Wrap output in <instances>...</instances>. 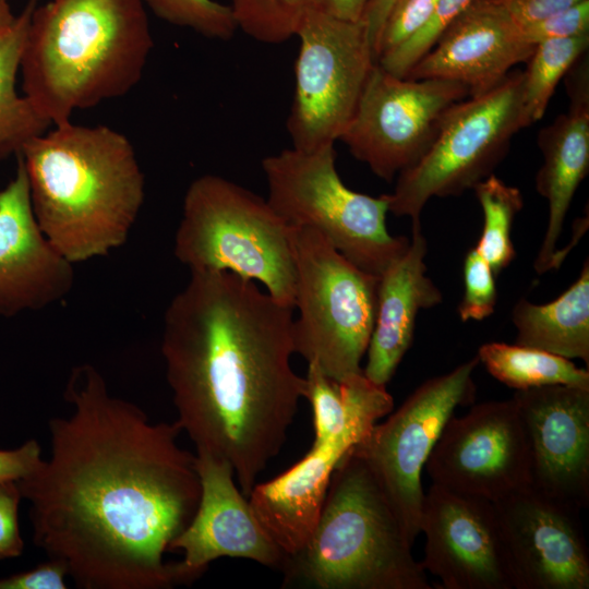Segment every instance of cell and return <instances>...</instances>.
<instances>
[{
	"instance_id": "6da1fadb",
	"label": "cell",
	"mask_w": 589,
	"mask_h": 589,
	"mask_svg": "<svg viewBox=\"0 0 589 589\" xmlns=\"http://www.w3.org/2000/svg\"><path fill=\"white\" fill-rule=\"evenodd\" d=\"M64 397L73 411L49 421L50 458L16 481L34 543L79 588L179 585L164 554L201 498L196 457L178 445L182 430L110 395L92 364L73 368Z\"/></svg>"
},
{
	"instance_id": "7a4b0ae2",
	"label": "cell",
	"mask_w": 589,
	"mask_h": 589,
	"mask_svg": "<svg viewBox=\"0 0 589 589\" xmlns=\"http://www.w3.org/2000/svg\"><path fill=\"white\" fill-rule=\"evenodd\" d=\"M293 308L229 272H191L164 316L161 352L176 423L230 462L249 496L305 396L290 364Z\"/></svg>"
},
{
	"instance_id": "3957f363",
	"label": "cell",
	"mask_w": 589,
	"mask_h": 589,
	"mask_svg": "<svg viewBox=\"0 0 589 589\" xmlns=\"http://www.w3.org/2000/svg\"><path fill=\"white\" fill-rule=\"evenodd\" d=\"M16 156L37 224L69 262L104 256L125 243L144 202L145 179L124 134L69 121L35 136Z\"/></svg>"
},
{
	"instance_id": "277c9868",
	"label": "cell",
	"mask_w": 589,
	"mask_h": 589,
	"mask_svg": "<svg viewBox=\"0 0 589 589\" xmlns=\"http://www.w3.org/2000/svg\"><path fill=\"white\" fill-rule=\"evenodd\" d=\"M142 0H48L32 13L20 60L24 96L51 124L124 96L154 47Z\"/></svg>"
},
{
	"instance_id": "5b68a950",
	"label": "cell",
	"mask_w": 589,
	"mask_h": 589,
	"mask_svg": "<svg viewBox=\"0 0 589 589\" xmlns=\"http://www.w3.org/2000/svg\"><path fill=\"white\" fill-rule=\"evenodd\" d=\"M281 570L285 584L318 589H431L412 543L353 447L333 470L309 542Z\"/></svg>"
},
{
	"instance_id": "8992f818",
	"label": "cell",
	"mask_w": 589,
	"mask_h": 589,
	"mask_svg": "<svg viewBox=\"0 0 589 589\" xmlns=\"http://www.w3.org/2000/svg\"><path fill=\"white\" fill-rule=\"evenodd\" d=\"M175 256L190 272H229L293 308L291 226L254 192L216 175L193 180L183 199Z\"/></svg>"
},
{
	"instance_id": "52a82bcc",
	"label": "cell",
	"mask_w": 589,
	"mask_h": 589,
	"mask_svg": "<svg viewBox=\"0 0 589 589\" xmlns=\"http://www.w3.org/2000/svg\"><path fill=\"white\" fill-rule=\"evenodd\" d=\"M267 202L290 226L320 232L360 269L381 276L409 245L386 227V194L373 197L349 189L336 169L334 145L283 149L262 160Z\"/></svg>"
},
{
	"instance_id": "ba28073f",
	"label": "cell",
	"mask_w": 589,
	"mask_h": 589,
	"mask_svg": "<svg viewBox=\"0 0 589 589\" xmlns=\"http://www.w3.org/2000/svg\"><path fill=\"white\" fill-rule=\"evenodd\" d=\"M296 266L294 353L335 381L361 373L375 322L378 276L340 254L313 228L291 226Z\"/></svg>"
},
{
	"instance_id": "9c48e42d",
	"label": "cell",
	"mask_w": 589,
	"mask_h": 589,
	"mask_svg": "<svg viewBox=\"0 0 589 589\" xmlns=\"http://www.w3.org/2000/svg\"><path fill=\"white\" fill-rule=\"evenodd\" d=\"M521 91L522 71H510L493 89L453 105L425 153L397 176L388 212L418 221L433 196L460 195L490 176L527 128Z\"/></svg>"
},
{
	"instance_id": "30bf717a",
	"label": "cell",
	"mask_w": 589,
	"mask_h": 589,
	"mask_svg": "<svg viewBox=\"0 0 589 589\" xmlns=\"http://www.w3.org/2000/svg\"><path fill=\"white\" fill-rule=\"evenodd\" d=\"M296 36L300 45L287 130L292 147L313 151L339 140L376 59L363 21L341 20L313 4Z\"/></svg>"
},
{
	"instance_id": "8fae6325",
	"label": "cell",
	"mask_w": 589,
	"mask_h": 589,
	"mask_svg": "<svg viewBox=\"0 0 589 589\" xmlns=\"http://www.w3.org/2000/svg\"><path fill=\"white\" fill-rule=\"evenodd\" d=\"M478 364L476 356L450 372L425 381L353 446L412 544L420 533L422 471L455 409L473 400L472 374Z\"/></svg>"
},
{
	"instance_id": "7c38bea8",
	"label": "cell",
	"mask_w": 589,
	"mask_h": 589,
	"mask_svg": "<svg viewBox=\"0 0 589 589\" xmlns=\"http://www.w3.org/2000/svg\"><path fill=\"white\" fill-rule=\"evenodd\" d=\"M467 96L458 82L402 79L376 62L339 140L389 182L425 153L446 112Z\"/></svg>"
},
{
	"instance_id": "4fadbf2b",
	"label": "cell",
	"mask_w": 589,
	"mask_h": 589,
	"mask_svg": "<svg viewBox=\"0 0 589 589\" xmlns=\"http://www.w3.org/2000/svg\"><path fill=\"white\" fill-rule=\"evenodd\" d=\"M424 470L433 484L491 502L531 484L527 437L513 397L453 414Z\"/></svg>"
},
{
	"instance_id": "5bb4252c",
	"label": "cell",
	"mask_w": 589,
	"mask_h": 589,
	"mask_svg": "<svg viewBox=\"0 0 589 589\" xmlns=\"http://www.w3.org/2000/svg\"><path fill=\"white\" fill-rule=\"evenodd\" d=\"M513 589H588L580 509L529 484L492 502Z\"/></svg>"
},
{
	"instance_id": "9a60e30c",
	"label": "cell",
	"mask_w": 589,
	"mask_h": 589,
	"mask_svg": "<svg viewBox=\"0 0 589 589\" xmlns=\"http://www.w3.org/2000/svg\"><path fill=\"white\" fill-rule=\"evenodd\" d=\"M421 565L445 589H513L493 503L431 484L420 519Z\"/></svg>"
},
{
	"instance_id": "2e32d148",
	"label": "cell",
	"mask_w": 589,
	"mask_h": 589,
	"mask_svg": "<svg viewBox=\"0 0 589 589\" xmlns=\"http://www.w3.org/2000/svg\"><path fill=\"white\" fill-rule=\"evenodd\" d=\"M195 457L200 503L191 522L169 549L184 553L183 560L175 562L178 584H191L211 562L224 556L248 558L281 570L286 556L236 486L230 462L207 452H196Z\"/></svg>"
},
{
	"instance_id": "e0dca14e",
	"label": "cell",
	"mask_w": 589,
	"mask_h": 589,
	"mask_svg": "<svg viewBox=\"0 0 589 589\" xmlns=\"http://www.w3.org/2000/svg\"><path fill=\"white\" fill-rule=\"evenodd\" d=\"M531 485L582 509L589 502V388L552 385L515 390Z\"/></svg>"
},
{
	"instance_id": "ac0fdd59",
	"label": "cell",
	"mask_w": 589,
	"mask_h": 589,
	"mask_svg": "<svg viewBox=\"0 0 589 589\" xmlns=\"http://www.w3.org/2000/svg\"><path fill=\"white\" fill-rule=\"evenodd\" d=\"M0 190V315L49 306L68 296L73 264L47 239L35 218L25 166Z\"/></svg>"
},
{
	"instance_id": "d6986e66",
	"label": "cell",
	"mask_w": 589,
	"mask_h": 589,
	"mask_svg": "<svg viewBox=\"0 0 589 589\" xmlns=\"http://www.w3.org/2000/svg\"><path fill=\"white\" fill-rule=\"evenodd\" d=\"M536 46L526 43L515 20L492 0H477L441 34L404 79L458 82L469 97L501 84L512 68L527 62Z\"/></svg>"
},
{
	"instance_id": "ffe728a7",
	"label": "cell",
	"mask_w": 589,
	"mask_h": 589,
	"mask_svg": "<svg viewBox=\"0 0 589 589\" xmlns=\"http://www.w3.org/2000/svg\"><path fill=\"white\" fill-rule=\"evenodd\" d=\"M580 56L564 75L568 110L542 128L538 145L543 165L536 189L548 202V224L533 263L541 275L552 269L556 244L573 197L589 171V59Z\"/></svg>"
},
{
	"instance_id": "44dd1931",
	"label": "cell",
	"mask_w": 589,
	"mask_h": 589,
	"mask_svg": "<svg viewBox=\"0 0 589 589\" xmlns=\"http://www.w3.org/2000/svg\"><path fill=\"white\" fill-rule=\"evenodd\" d=\"M411 232L405 253L378 279L375 322L362 370L380 385L390 381L410 348L420 310L443 300L441 290L426 275L428 241L420 220L412 221Z\"/></svg>"
},
{
	"instance_id": "7402d4cb",
	"label": "cell",
	"mask_w": 589,
	"mask_h": 589,
	"mask_svg": "<svg viewBox=\"0 0 589 589\" xmlns=\"http://www.w3.org/2000/svg\"><path fill=\"white\" fill-rule=\"evenodd\" d=\"M349 449L341 443L312 445L290 469L253 486L249 504L286 560L309 542L320 519L333 470Z\"/></svg>"
},
{
	"instance_id": "603a6c76",
	"label": "cell",
	"mask_w": 589,
	"mask_h": 589,
	"mask_svg": "<svg viewBox=\"0 0 589 589\" xmlns=\"http://www.w3.org/2000/svg\"><path fill=\"white\" fill-rule=\"evenodd\" d=\"M305 396L313 410V446L341 443L353 447L372 431L377 420L392 412L394 400L386 389L363 371L342 381L326 376L314 362L308 363Z\"/></svg>"
},
{
	"instance_id": "cb8c5ba5",
	"label": "cell",
	"mask_w": 589,
	"mask_h": 589,
	"mask_svg": "<svg viewBox=\"0 0 589 589\" xmlns=\"http://www.w3.org/2000/svg\"><path fill=\"white\" fill-rule=\"evenodd\" d=\"M515 344L589 363V261L578 278L551 302L520 298L512 311Z\"/></svg>"
},
{
	"instance_id": "d4e9b609",
	"label": "cell",
	"mask_w": 589,
	"mask_h": 589,
	"mask_svg": "<svg viewBox=\"0 0 589 589\" xmlns=\"http://www.w3.org/2000/svg\"><path fill=\"white\" fill-rule=\"evenodd\" d=\"M39 0H28L12 25L0 34V161L17 155L24 145L51 123L16 91L21 53L32 13Z\"/></svg>"
},
{
	"instance_id": "484cf974",
	"label": "cell",
	"mask_w": 589,
	"mask_h": 589,
	"mask_svg": "<svg viewBox=\"0 0 589 589\" xmlns=\"http://www.w3.org/2000/svg\"><path fill=\"white\" fill-rule=\"evenodd\" d=\"M477 357L494 378L515 390L552 385L589 388L588 370L542 349L494 341L481 345Z\"/></svg>"
},
{
	"instance_id": "4316f807",
	"label": "cell",
	"mask_w": 589,
	"mask_h": 589,
	"mask_svg": "<svg viewBox=\"0 0 589 589\" xmlns=\"http://www.w3.org/2000/svg\"><path fill=\"white\" fill-rule=\"evenodd\" d=\"M472 190L484 218L474 249L498 275L516 256L510 233L515 217L524 207V197L519 189L506 184L493 173Z\"/></svg>"
},
{
	"instance_id": "83f0119b",
	"label": "cell",
	"mask_w": 589,
	"mask_h": 589,
	"mask_svg": "<svg viewBox=\"0 0 589 589\" xmlns=\"http://www.w3.org/2000/svg\"><path fill=\"white\" fill-rule=\"evenodd\" d=\"M589 33L538 44L522 71V111L526 125L539 121L569 68L588 51Z\"/></svg>"
},
{
	"instance_id": "f1b7e54d",
	"label": "cell",
	"mask_w": 589,
	"mask_h": 589,
	"mask_svg": "<svg viewBox=\"0 0 589 589\" xmlns=\"http://www.w3.org/2000/svg\"><path fill=\"white\" fill-rule=\"evenodd\" d=\"M312 0H230L237 24L251 38L281 44L296 36Z\"/></svg>"
},
{
	"instance_id": "f546056e",
	"label": "cell",
	"mask_w": 589,
	"mask_h": 589,
	"mask_svg": "<svg viewBox=\"0 0 589 589\" xmlns=\"http://www.w3.org/2000/svg\"><path fill=\"white\" fill-rule=\"evenodd\" d=\"M159 19L219 40L238 29L231 9L214 0H142Z\"/></svg>"
},
{
	"instance_id": "4dcf8cb0",
	"label": "cell",
	"mask_w": 589,
	"mask_h": 589,
	"mask_svg": "<svg viewBox=\"0 0 589 589\" xmlns=\"http://www.w3.org/2000/svg\"><path fill=\"white\" fill-rule=\"evenodd\" d=\"M474 1L477 0H438L428 23L402 45L381 56L376 62L387 72L404 79L416 62L433 47L444 29Z\"/></svg>"
},
{
	"instance_id": "1f68e13d",
	"label": "cell",
	"mask_w": 589,
	"mask_h": 589,
	"mask_svg": "<svg viewBox=\"0 0 589 589\" xmlns=\"http://www.w3.org/2000/svg\"><path fill=\"white\" fill-rule=\"evenodd\" d=\"M495 276L490 264L471 248L464 261V294L458 305L462 322L482 321L493 314L498 297Z\"/></svg>"
},
{
	"instance_id": "d6a6232c",
	"label": "cell",
	"mask_w": 589,
	"mask_h": 589,
	"mask_svg": "<svg viewBox=\"0 0 589 589\" xmlns=\"http://www.w3.org/2000/svg\"><path fill=\"white\" fill-rule=\"evenodd\" d=\"M438 0H395L376 46L377 59L402 45L431 19Z\"/></svg>"
},
{
	"instance_id": "836d02e7",
	"label": "cell",
	"mask_w": 589,
	"mask_h": 589,
	"mask_svg": "<svg viewBox=\"0 0 589 589\" xmlns=\"http://www.w3.org/2000/svg\"><path fill=\"white\" fill-rule=\"evenodd\" d=\"M519 27L524 40L531 46L589 33V0H581Z\"/></svg>"
},
{
	"instance_id": "e575fe53",
	"label": "cell",
	"mask_w": 589,
	"mask_h": 589,
	"mask_svg": "<svg viewBox=\"0 0 589 589\" xmlns=\"http://www.w3.org/2000/svg\"><path fill=\"white\" fill-rule=\"evenodd\" d=\"M21 498L16 481L0 482V560L16 557L23 552L17 521Z\"/></svg>"
},
{
	"instance_id": "d590c367",
	"label": "cell",
	"mask_w": 589,
	"mask_h": 589,
	"mask_svg": "<svg viewBox=\"0 0 589 589\" xmlns=\"http://www.w3.org/2000/svg\"><path fill=\"white\" fill-rule=\"evenodd\" d=\"M68 570L56 560H49L33 569L0 578V589H64Z\"/></svg>"
},
{
	"instance_id": "8d00e7d4",
	"label": "cell",
	"mask_w": 589,
	"mask_h": 589,
	"mask_svg": "<svg viewBox=\"0 0 589 589\" xmlns=\"http://www.w3.org/2000/svg\"><path fill=\"white\" fill-rule=\"evenodd\" d=\"M41 460V448L35 440L14 449H0V482L19 481L27 477Z\"/></svg>"
},
{
	"instance_id": "74e56055",
	"label": "cell",
	"mask_w": 589,
	"mask_h": 589,
	"mask_svg": "<svg viewBox=\"0 0 589 589\" xmlns=\"http://www.w3.org/2000/svg\"><path fill=\"white\" fill-rule=\"evenodd\" d=\"M500 4L519 25L538 21L581 0H492Z\"/></svg>"
},
{
	"instance_id": "f35d334b",
	"label": "cell",
	"mask_w": 589,
	"mask_h": 589,
	"mask_svg": "<svg viewBox=\"0 0 589 589\" xmlns=\"http://www.w3.org/2000/svg\"><path fill=\"white\" fill-rule=\"evenodd\" d=\"M372 0H312V4L335 17L358 22L362 21Z\"/></svg>"
},
{
	"instance_id": "ab89813d",
	"label": "cell",
	"mask_w": 589,
	"mask_h": 589,
	"mask_svg": "<svg viewBox=\"0 0 589 589\" xmlns=\"http://www.w3.org/2000/svg\"><path fill=\"white\" fill-rule=\"evenodd\" d=\"M394 1L395 0H372L363 15L362 21L366 26L374 56L385 19Z\"/></svg>"
},
{
	"instance_id": "60d3db41",
	"label": "cell",
	"mask_w": 589,
	"mask_h": 589,
	"mask_svg": "<svg viewBox=\"0 0 589 589\" xmlns=\"http://www.w3.org/2000/svg\"><path fill=\"white\" fill-rule=\"evenodd\" d=\"M14 19L15 15L12 13L8 0H0V34L12 25Z\"/></svg>"
}]
</instances>
